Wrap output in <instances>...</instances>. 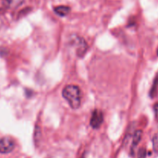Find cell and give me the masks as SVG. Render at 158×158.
I'll return each instance as SVG.
<instances>
[{"instance_id": "obj_1", "label": "cell", "mask_w": 158, "mask_h": 158, "mask_svg": "<svg viewBox=\"0 0 158 158\" xmlns=\"http://www.w3.org/2000/svg\"><path fill=\"white\" fill-rule=\"evenodd\" d=\"M62 96L72 109L76 110L81 105V90L77 86L68 85L64 88Z\"/></svg>"}, {"instance_id": "obj_2", "label": "cell", "mask_w": 158, "mask_h": 158, "mask_svg": "<svg viewBox=\"0 0 158 158\" xmlns=\"http://www.w3.org/2000/svg\"><path fill=\"white\" fill-rule=\"evenodd\" d=\"M15 141L9 137H4L0 139V153L8 154L13 151L15 148Z\"/></svg>"}, {"instance_id": "obj_3", "label": "cell", "mask_w": 158, "mask_h": 158, "mask_svg": "<svg viewBox=\"0 0 158 158\" xmlns=\"http://www.w3.org/2000/svg\"><path fill=\"white\" fill-rule=\"evenodd\" d=\"M102 122H103V114L99 110H95L91 114L90 125L94 129H97L102 125Z\"/></svg>"}, {"instance_id": "obj_4", "label": "cell", "mask_w": 158, "mask_h": 158, "mask_svg": "<svg viewBox=\"0 0 158 158\" xmlns=\"http://www.w3.org/2000/svg\"><path fill=\"white\" fill-rule=\"evenodd\" d=\"M70 11H71V9L68 6H60L54 8V12L60 16H65L69 13Z\"/></svg>"}, {"instance_id": "obj_5", "label": "cell", "mask_w": 158, "mask_h": 158, "mask_svg": "<svg viewBox=\"0 0 158 158\" xmlns=\"http://www.w3.org/2000/svg\"><path fill=\"white\" fill-rule=\"evenodd\" d=\"M87 48H88V46H87V44L86 43H85V40H83L82 39H79V45L78 46H77V55L80 56H83L84 54L86 52Z\"/></svg>"}, {"instance_id": "obj_6", "label": "cell", "mask_w": 158, "mask_h": 158, "mask_svg": "<svg viewBox=\"0 0 158 158\" xmlns=\"http://www.w3.org/2000/svg\"><path fill=\"white\" fill-rule=\"evenodd\" d=\"M23 2L24 0H6V6L11 9H15L19 7Z\"/></svg>"}, {"instance_id": "obj_7", "label": "cell", "mask_w": 158, "mask_h": 158, "mask_svg": "<svg viewBox=\"0 0 158 158\" xmlns=\"http://www.w3.org/2000/svg\"><path fill=\"white\" fill-rule=\"evenodd\" d=\"M141 137H142V131H136V133L134 134V137H133V148H135V147L139 143V141H140L141 140Z\"/></svg>"}, {"instance_id": "obj_8", "label": "cell", "mask_w": 158, "mask_h": 158, "mask_svg": "<svg viewBox=\"0 0 158 158\" xmlns=\"http://www.w3.org/2000/svg\"><path fill=\"white\" fill-rule=\"evenodd\" d=\"M157 84H158V79L156 78V80H155L154 81V83H153V87H152L151 90H150V95H151V97H153V96H154L155 93H156V88L157 87Z\"/></svg>"}, {"instance_id": "obj_9", "label": "cell", "mask_w": 158, "mask_h": 158, "mask_svg": "<svg viewBox=\"0 0 158 158\" xmlns=\"http://www.w3.org/2000/svg\"><path fill=\"white\" fill-rule=\"evenodd\" d=\"M153 148H154L155 151H158V134H156L155 137H153Z\"/></svg>"}, {"instance_id": "obj_10", "label": "cell", "mask_w": 158, "mask_h": 158, "mask_svg": "<svg viewBox=\"0 0 158 158\" xmlns=\"http://www.w3.org/2000/svg\"><path fill=\"white\" fill-rule=\"evenodd\" d=\"M146 155H147V152H146L145 149H141L139 151V154H138L137 158H146Z\"/></svg>"}, {"instance_id": "obj_11", "label": "cell", "mask_w": 158, "mask_h": 158, "mask_svg": "<svg viewBox=\"0 0 158 158\" xmlns=\"http://www.w3.org/2000/svg\"><path fill=\"white\" fill-rule=\"evenodd\" d=\"M154 109H155V112H156V118L158 119V104H156V106H155Z\"/></svg>"}, {"instance_id": "obj_12", "label": "cell", "mask_w": 158, "mask_h": 158, "mask_svg": "<svg viewBox=\"0 0 158 158\" xmlns=\"http://www.w3.org/2000/svg\"><path fill=\"white\" fill-rule=\"evenodd\" d=\"M157 54H158V50H157Z\"/></svg>"}]
</instances>
